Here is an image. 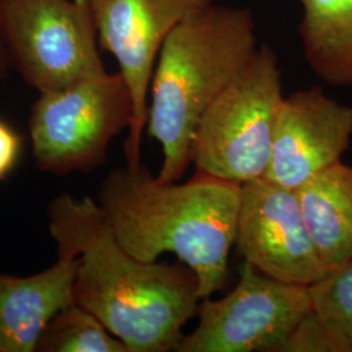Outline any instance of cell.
Listing matches in <instances>:
<instances>
[{
	"instance_id": "1",
	"label": "cell",
	"mask_w": 352,
	"mask_h": 352,
	"mask_svg": "<svg viewBox=\"0 0 352 352\" xmlns=\"http://www.w3.org/2000/svg\"><path fill=\"white\" fill-rule=\"evenodd\" d=\"M47 217L58 254L78 258L74 302L96 316L128 352L176 351L201 302L188 265L132 256L90 197L63 193L50 202Z\"/></svg>"
},
{
	"instance_id": "2",
	"label": "cell",
	"mask_w": 352,
	"mask_h": 352,
	"mask_svg": "<svg viewBox=\"0 0 352 352\" xmlns=\"http://www.w3.org/2000/svg\"><path fill=\"white\" fill-rule=\"evenodd\" d=\"M241 186L196 171L186 183L160 182L145 164L115 167L97 202L119 244L142 261L173 253L199 279L200 296L223 287L236 239Z\"/></svg>"
},
{
	"instance_id": "3",
	"label": "cell",
	"mask_w": 352,
	"mask_h": 352,
	"mask_svg": "<svg viewBox=\"0 0 352 352\" xmlns=\"http://www.w3.org/2000/svg\"><path fill=\"white\" fill-rule=\"evenodd\" d=\"M258 49L248 8L210 4L171 30L151 77L146 131L164 154L160 182H179L193 158L202 115Z\"/></svg>"
},
{
	"instance_id": "4",
	"label": "cell",
	"mask_w": 352,
	"mask_h": 352,
	"mask_svg": "<svg viewBox=\"0 0 352 352\" xmlns=\"http://www.w3.org/2000/svg\"><path fill=\"white\" fill-rule=\"evenodd\" d=\"M283 97L277 55L267 45L258 46L202 115L193 141L196 170L240 186L264 177Z\"/></svg>"
},
{
	"instance_id": "5",
	"label": "cell",
	"mask_w": 352,
	"mask_h": 352,
	"mask_svg": "<svg viewBox=\"0 0 352 352\" xmlns=\"http://www.w3.org/2000/svg\"><path fill=\"white\" fill-rule=\"evenodd\" d=\"M133 120V102L120 72H103L56 91L39 93L29 135L39 171L64 176L91 173Z\"/></svg>"
},
{
	"instance_id": "6",
	"label": "cell",
	"mask_w": 352,
	"mask_h": 352,
	"mask_svg": "<svg viewBox=\"0 0 352 352\" xmlns=\"http://www.w3.org/2000/svg\"><path fill=\"white\" fill-rule=\"evenodd\" d=\"M6 30L13 68L38 93L106 72L85 0H8Z\"/></svg>"
},
{
	"instance_id": "7",
	"label": "cell",
	"mask_w": 352,
	"mask_h": 352,
	"mask_svg": "<svg viewBox=\"0 0 352 352\" xmlns=\"http://www.w3.org/2000/svg\"><path fill=\"white\" fill-rule=\"evenodd\" d=\"M314 309L308 286L267 277L244 261L235 289L221 299L204 298L199 322L177 352H278Z\"/></svg>"
},
{
	"instance_id": "8",
	"label": "cell",
	"mask_w": 352,
	"mask_h": 352,
	"mask_svg": "<svg viewBox=\"0 0 352 352\" xmlns=\"http://www.w3.org/2000/svg\"><path fill=\"white\" fill-rule=\"evenodd\" d=\"M102 50L113 55L133 102V120L124 142L126 162L141 164L149 90L164 39L192 13L214 0H85Z\"/></svg>"
},
{
	"instance_id": "9",
	"label": "cell",
	"mask_w": 352,
	"mask_h": 352,
	"mask_svg": "<svg viewBox=\"0 0 352 352\" xmlns=\"http://www.w3.org/2000/svg\"><path fill=\"white\" fill-rule=\"evenodd\" d=\"M235 244L244 261L285 283L309 287L327 274L296 192L265 177L241 184Z\"/></svg>"
},
{
	"instance_id": "10",
	"label": "cell",
	"mask_w": 352,
	"mask_h": 352,
	"mask_svg": "<svg viewBox=\"0 0 352 352\" xmlns=\"http://www.w3.org/2000/svg\"><path fill=\"white\" fill-rule=\"evenodd\" d=\"M352 140V106L318 87L285 96L278 110L272 157L265 179L298 189L342 161Z\"/></svg>"
},
{
	"instance_id": "11",
	"label": "cell",
	"mask_w": 352,
	"mask_h": 352,
	"mask_svg": "<svg viewBox=\"0 0 352 352\" xmlns=\"http://www.w3.org/2000/svg\"><path fill=\"white\" fill-rule=\"evenodd\" d=\"M77 269V257L58 254L37 274H0V352L36 351L43 329L74 302Z\"/></svg>"
},
{
	"instance_id": "12",
	"label": "cell",
	"mask_w": 352,
	"mask_h": 352,
	"mask_svg": "<svg viewBox=\"0 0 352 352\" xmlns=\"http://www.w3.org/2000/svg\"><path fill=\"white\" fill-rule=\"evenodd\" d=\"M327 273L352 260V164H331L295 189Z\"/></svg>"
},
{
	"instance_id": "13",
	"label": "cell",
	"mask_w": 352,
	"mask_h": 352,
	"mask_svg": "<svg viewBox=\"0 0 352 352\" xmlns=\"http://www.w3.org/2000/svg\"><path fill=\"white\" fill-rule=\"evenodd\" d=\"M299 36L308 67L333 87H352V0H300Z\"/></svg>"
},
{
	"instance_id": "14",
	"label": "cell",
	"mask_w": 352,
	"mask_h": 352,
	"mask_svg": "<svg viewBox=\"0 0 352 352\" xmlns=\"http://www.w3.org/2000/svg\"><path fill=\"white\" fill-rule=\"evenodd\" d=\"M36 351L128 352V349L96 316L72 302L43 329Z\"/></svg>"
},
{
	"instance_id": "15",
	"label": "cell",
	"mask_w": 352,
	"mask_h": 352,
	"mask_svg": "<svg viewBox=\"0 0 352 352\" xmlns=\"http://www.w3.org/2000/svg\"><path fill=\"white\" fill-rule=\"evenodd\" d=\"M314 311L352 346V260L309 286Z\"/></svg>"
},
{
	"instance_id": "16",
	"label": "cell",
	"mask_w": 352,
	"mask_h": 352,
	"mask_svg": "<svg viewBox=\"0 0 352 352\" xmlns=\"http://www.w3.org/2000/svg\"><path fill=\"white\" fill-rule=\"evenodd\" d=\"M278 352H352V346L312 309L292 330Z\"/></svg>"
},
{
	"instance_id": "17",
	"label": "cell",
	"mask_w": 352,
	"mask_h": 352,
	"mask_svg": "<svg viewBox=\"0 0 352 352\" xmlns=\"http://www.w3.org/2000/svg\"><path fill=\"white\" fill-rule=\"evenodd\" d=\"M23 149L21 135L0 118V182L12 174L20 162Z\"/></svg>"
},
{
	"instance_id": "18",
	"label": "cell",
	"mask_w": 352,
	"mask_h": 352,
	"mask_svg": "<svg viewBox=\"0 0 352 352\" xmlns=\"http://www.w3.org/2000/svg\"><path fill=\"white\" fill-rule=\"evenodd\" d=\"M8 0H0V82H3L13 68L12 56L8 47L6 30V7Z\"/></svg>"
}]
</instances>
